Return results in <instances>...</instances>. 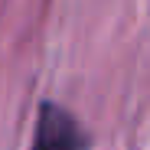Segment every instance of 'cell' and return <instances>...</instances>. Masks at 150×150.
<instances>
[{"mask_svg": "<svg viewBox=\"0 0 150 150\" xmlns=\"http://www.w3.org/2000/svg\"><path fill=\"white\" fill-rule=\"evenodd\" d=\"M30 150H88V137L82 134L72 111L56 101L39 105V121Z\"/></svg>", "mask_w": 150, "mask_h": 150, "instance_id": "obj_1", "label": "cell"}]
</instances>
